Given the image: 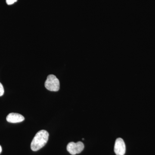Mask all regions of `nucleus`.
Wrapping results in <instances>:
<instances>
[{"mask_svg": "<svg viewBox=\"0 0 155 155\" xmlns=\"http://www.w3.org/2000/svg\"><path fill=\"white\" fill-rule=\"evenodd\" d=\"M49 133L45 130H41L35 134L31 144V148L33 151L38 150L45 145L48 140Z\"/></svg>", "mask_w": 155, "mask_h": 155, "instance_id": "f257e3e1", "label": "nucleus"}, {"mask_svg": "<svg viewBox=\"0 0 155 155\" xmlns=\"http://www.w3.org/2000/svg\"><path fill=\"white\" fill-rule=\"evenodd\" d=\"M45 85L47 89L50 91H58L60 89V81L54 75H50L48 76Z\"/></svg>", "mask_w": 155, "mask_h": 155, "instance_id": "f03ea898", "label": "nucleus"}, {"mask_svg": "<svg viewBox=\"0 0 155 155\" xmlns=\"http://www.w3.org/2000/svg\"><path fill=\"white\" fill-rule=\"evenodd\" d=\"M84 147V145L81 142H78L76 143L72 142L67 145V150L71 155H75L81 153L83 150Z\"/></svg>", "mask_w": 155, "mask_h": 155, "instance_id": "7ed1b4c3", "label": "nucleus"}, {"mask_svg": "<svg viewBox=\"0 0 155 155\" xmlns=\"http://www.w3.org/2000/svg\"><path fill=\"white\" fill-rule=\"evenodd\" d=\"M114 152L116 155H124L126 152V146L124 140L121 138L116 140L114 146Z\"/></svg>", "mask_w": 155, "mask_h": 155, "instance_id": "20e7f679", "label": "nucleus"}, {"mask_svg": "<svg viewBox=\"0 0 155 155\" xmlns=\"http://www.w3.org/2000/svg\"><path fill=\"white\" fill-rule=\"evenodd\" d=\"M7 121L10 123H19L24 121L25 118L21 114L16 113H11L9 114L6 118Z\"/></svg>", "mask_w": 155, "mask_h": 155, "instance_id": "39448f33", "label": "nucleus"}, {"mask_svg": "<svg viewBox=\"0 0 155 155\" xmlns=\"http://www.w3.org/2000/svg\"><path fill=\"white\" fill-rule=\"evenodd\" d=\"M4 94V88L2 84L0 82V97L3 95Z\"/></svg>", "mask_w": 155, "mask_h": 155, "instance_id": "423d86ee", "label": "nucleus"}, {"mask_svg": "<svg viewBox=\"0 0 155 155\" xmlns=\"http://www.w3.org/2000/svg\"><path fill=\"white\" fill-rule=\"evenodd\" d=\"M17 0H6V3L8 5H12L17 2Z\"/></svg>", "mask_w": 155, "mask_h": 155, "instance_id": "0eeeda50", "label": "nucleus"}, {"mask_svg": "<svg viewBox=\"0 0 155 155\" xmlns=\"http://www.w3.org/2000/svg\"><path fill=\"white\" fill-rule=\"evenodd\" d=\"M2 147L1 146V145H0V154H1V153H2Z\"/></svg>", "mask_w": 155, "mask_h": 155, "instance_id": "6e6552de", "label": "nucleus"}]
</instances>
